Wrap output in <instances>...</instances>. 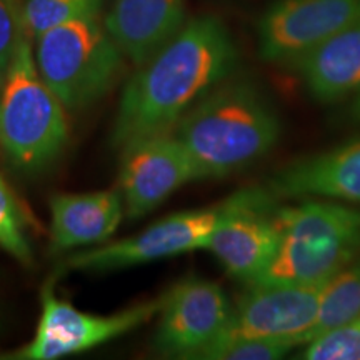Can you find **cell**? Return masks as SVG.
<instances>
[{"label":"cell","instance_id":"19","mask_svg":"<svg viewBox=\"0 0 360 360\" xmlns=\"http://www.w3.org/2000/svg\"><path fill=\"white\" fill-rule=\"evenodd\" d=\"M0 249L20 264L32 262V247L25 231V215L7 180L0 174Z\"/></svg>","mask_w":360,"mask_h":360},{"label":"cell","instance_id":"3","mask_svg":"<svg viewBox=\"0 0 360 360\" xmlns=\"http://www.w3.org/2000/svg\"><path fill=\"white\" fill-rule=\"evenodd\" d=\"M276 214L281 245L260 281L323 283L360 259L359 209L305 199Z\"/></svg>","mask_w":360,"mask_h":360},{"label":"cell","instance_id":"1","mask_svg":"<svg viewBox=\"0 0 360 360\" xmlns=\"http://www.w3.org/2000/svg\"><path fill=\"white\" fill-rule=\"evenodd\" d=\"M237 47L214 15L187 20L125 84L112 142L127 147L152 135L172 132L188 110L236 70Z\"/></svg>","mask_w":360,"mask_h":360},{"label":"cell","instance_id":"5","mask_svg":"<svg viewBox=\"0 0 360 360\" xmlns=\"http://www.w3.org/2000/svg\"><path fill=\"white\" fill-rule=\"evenodd\" d=\"M35 65L65 109H84L122 77L124 53L96 15L75 19L35 39Z\"/></svg>","mask_w":360,"mask_h":360},{"label":"cell","instance_id":"9","mask_svg":"<svg viewBox=\"0 0 360 360\" xmlns=\"http://www.w3.org/2000/svg\"><path fill=\"white\" fill-rule=\"evenodd\" d=\"M277 200L262 187L237 192L209 242L229 276L244 285L260 281L281 245Z\"/></svg>","mask_w":360,"mask_h":360},{"label":"cell","instance_id":"7","mask_svg":"<svg viewBox=\"0 0 360 360\" xmlns=\"http://www.w3.org/2000/svg\"><path fill=\"white\" fill-rule=\"evenodd\" d=\"M227 200L205 209L186 210L152 224L137 236L70 255L67 270L110 272L135 265L157 262L186 252L207 249L215 229L224 219Z\"/></svg>","mask_w":360,"mask_h":360},{"label":"cell","instance_id":"4","mask_svg":"<svg viewBox=\"0 0 360 360\" xmlns=\"http://www.w3.org/2000/svg\"><path fill=\"white\" fill-rule=\"evenodd\" d=\"M67 142L65 107L39 74L25 34L0 92V148L17 169L39 172L60 157Z\"/></svg>","mask_w":360,"mask_h":360},{"label":"cell","instance_id":"23","mask_svg":"<svg viewBox=\"0 0 360 360\" xmlns=\"http://www.w3.org/2000/svg\"><path fill=\"white\" fill-rule=\"evenodd\" d=\"M352 117L355 120H357V122H360V92L357 94V96H355V98H354V103H352Z\"/></svg>","mask_w":360,"mask_h":360},{"label":"cell","instance_id":"6","mask_svg":"<svg viewBox=\"0 0 360 360\" xmlns=\"http://www.w3.org/2000/svg\"><path fill=\"white\" fill-rule=\"evenodd\" d=\"M53 283L44 285L42 309L35 334L24 347L8 355L19 360H56L82 354L122 337L159 315L164 294L132 305L112 315L82 312L67 300L58 299Z\"/></svg>","mask_w":360,"mask_h":360},{"label":"cell","instance_id":"8","mask_svg":"<svg viewBox=\"0 0 360 360\" xmlns=\"http://www.w3.org/2000/svg\"><path fill=\"white\" fill-rule=\"evenodd\" d=\"M233 305L219 283L186 277L164 294L154 335L157 352L200 359L232 326Z\"/></svg>","mask_w":360,"mask_h":360},{"label":"cell","instance_id":"12","mask_svg":"<svg viewBox=\"0 0 360 360\" xmlns=\"http://www.w3.org/2000/svg\"><path fill=\"white\" fill-rule=\"evenodd\" d=\"M120 150V193L125 215L132 220L150 214L186 184L202 180L191 155L172 132L152 135Z\"/></svg>","mask_w":360,"mask_h":360},{"label":"cell","instance_id":"21","mask_svg":"<svg viewBox=\"0 0 360 360\" xmlns=\"http://www.w3.org/2000/svg\"><path fill=\"white\" fill-rule=\"evenodd\" d=\"M300 359L360 360V315L344 326L323 332L307 342Z\"/></svg>","mask_w":360,"mask_h":360},{"label":"cell","instance_id":"24","mask_svg":"<svg viewBox=\"0 0 360 360\" xmlns=\"http://www.w3.org/2000/svg\"><path fill=\"white\" fill-rule=\"evenodd\" d=\"M2 84H4V77H0V92H2Z\"/></svg>","mask_w":360,"mask_h":360},{"label":"cell","instance_id":"16","mask_svg":"<svg viewBox=\"0 0 360 360\" xmlns=\"http://www.w3.org/2000/svg\"><path fill=\"white\" fill-rule=\"evenodd\" d=\"M315 101L330 103L360 92V17L295 65Z\"/></svg>","mask_w":360,"mask_h":360},{"label":"cell","instance_id":"14","mask_svg":"<svg viewBox=\"0 0 360 360\" xmlns=\"http://www.w3.org/2000/svg\"><path fill=\"white\" fill-rule=\"evenodd\" d=\"M186 22L184 0H115L103 24L124 57L141 67L167 45Z\"/></svg>","mask_w":360,"mask_h":360},{"label":"cell","instance_id":"17","mask_svg":"<svg viewBox=\"0 0 360 360\" xmlns=\"http://www.w3.org/2000/svg\"><path fill=\"white\" fill-rule=\"evenodd\" d=\"M360 315V259L328 278L310 340L323 332L344 326ZM309 340V342H310Z\"/></svg>","mask_w":360,"mask_h":360},{"label":"cell","instance_id":"15","mask_svg":"<svg viewBox=\"0 0 360 360\" xmlns=\"http://www.w3.org/2000/svg\"><path fill=\"white\" fill-rule=\"evenodd\" d=\"M125 214L122 193L98 191L58 193L51 199V247L64 252L105 244Z\"/></svg>","mask_w":360,"mask_h":360},{"label":"cell","instance_id":"11","mask_svg":"<svg viewBox=\"0 0 360 360\" xmlns=\"http://www.w3.org/2000/svg\"><path fill=\"white\" fill-rule=\"evenodd\" d=\"M323 283L259 281L247 283L233 305L229 332L294 345L310 340L323 294Z\"/></svg>","mask_w":360,"mask_h":360},{"label":"cell","instance_id":"20","mask_svg":"<svg viewBox=\"0 0 360 360\" xmlns=\"http://www.w3.org/2000/svg\"><path fill=\"white\" fill-rule=\"evenodd\" d=\"M294 345L257 337L237 335L227 332L200 359L207 360H277L285 357Z\"/></svg>","mask_w":360,"mask_h":360},{"label":"cell","instance_id":"13","mask_svg":"<svg viewBox=\"0 0 360 360\" xmlns=\"http://www.w3.org/2000/svg\"><path fill=\"white\" fill-rule=\"evenodd\" d=\"M262 188L276 200L330 199L360 204V141L290 162L270 175Z\"/></svg>","mask_w":360,"mask_h":360},{"label":"cell","instance_id":"18","mask_svg":"<svg viewBox=\"0 0 360 360\" xmlns=\"http://www.w3.org/2000/svg\"><path fill=\"white\" fill-rule=\"evenodd\" d=\"M103 0H24L25 29L30 37L39 35L67 22L101 13Z\"/></svg>","mask_w":360,"mask_h":360},{"label":"cell","instance_id":"22","mask_svg":"<svg viewBox=\"0 0 360 360\" xmlns=\"http://www.w3.org/2000/svg\"><path fill=\"white\" fill-rule=\"evenodd\" d=\"M25 34L29 32L19 0H0V77H6Z\"/></svg>","mask_w":360,"mask_h":360},{"label":"cell","instance_id":"10","mask_svg":"<svg viewBox=\"0 0 360 360\" xmlns=\"http://www.w3.org/2000/svg\"><path fill=\"white\" fill-rule=\"evenodd\" d=\"M360 17V0H277L259 20V53L276 65L295 67Z\"/></svg>","mask_w":360,"mask_h":360},{"label":"cell","instance_id":"2","mask_svg":"<svg viewBox=\"0 0 360 360\" xmlns=\"http://www.w3.org/2000/svg\"><path fill=\"white\" fill-rule=\"evenodd\" d=\"M202 180L222 179L262 159L281 135L272 103L247 80H224L172 130Z\"/></svg>","mask_w":360,"mask_h":360}]
</instances>
